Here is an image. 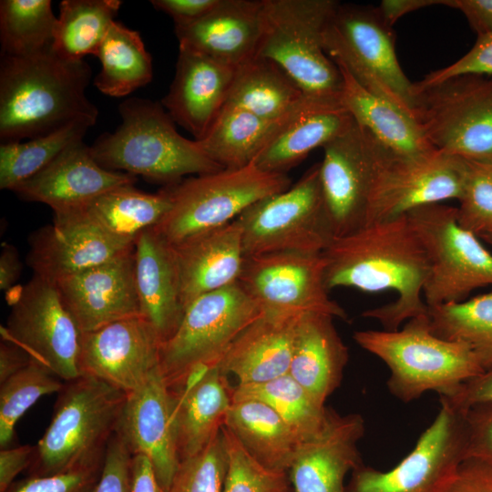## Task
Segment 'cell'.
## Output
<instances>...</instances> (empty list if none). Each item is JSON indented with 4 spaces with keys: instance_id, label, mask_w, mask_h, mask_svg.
Wrapping results in <instances>:
<instances>
[{
    "instance_id": "cell-1",
    "label": "cell",
    "mask_w": 492,
    "mask_h": 492,
    "mask_svg": "<svg viewBox=\"0 0 492 492\" xmlns=\"http://www.w3.org/2000/svg\"><path fill=\"white\" fill-rule=\"evenodd\" d=\"M322 253L328 291L351 287L396 293L392 302L362 313L378 321L385 331H396L404 322L426 314L422 297L429 261L406 215L336 237Z\"/></svg>"
},
{
    "instance_id": "cell-2",
    "label": "cell",
    "mask_w": 492,
    "mask_h": 492,
    "mask_svg": "<svg viewBox=\"0 0 492 492\" xmlns=\"http://www.w3.org/2000/svg\"><path fill=\"white\" fill-rule=\"evenodd\" d=\"M92 70L59 56L52 46L23 56H1V143L49 134L75 121L95 125L98 109L86 89Z\"/></svg>"
},
{
    "instance_id": "cell-3",
    "label": "cell",
    "mask_w": 492,
    "mask_h": 492,
    "mask_svg": "<svg viewBox=\"0 0 492 492\" xmlns=\"http://www.w3.org/2000/svg\"><path fill=\"white\" fill-rule=\"evenodd\" d=\"M118 112L121 124L90 147L93 158L104 169L139 175L165 186L188 175L223 169L195 140L179 135L160 102L130 97L119 104Z\"/></svg>"
},
{
    "instance_id": "cell-4",
    "label": "cell",
    "mask_w": 492,
    "mask_h": 492,
    "mask_svg": "<svg viewBox=\"0 0 492 492\" xmlns=\"http://www.w3.org/2000/svg\"><path fill=\"white\" fill-rule=\"evenodd\" d=\"M354 339L387 365V387L405 403L428 391L449 396L485 371L466 344L436 335L427 314L408 320L396 331H356Z\"/></svg>"
},
{
    "instance_id": "cell-5",
    "label": "cell",
    "mask_w": 492,
    "mask_h": 492,
    "mask_svg": "<svg viewBox=\"0 0 492 492\" xmlns=\"http://www.w3.org/2000/svg\"><path fill=\"white\" fill-rule=\"evenodd\" d=\"M128 394L93 376L66 382L45 434L36 446L28 477H46L105 456Z\"/></svg>"
},
{
    "instance_id": "cell-6",
    "label": "cell",
    "mask_w": 492,
    "mask_h": 492,
    "mask_svg": "<svg viewBox=\"0 0 492 492\" xmlns=\"http://www.w3.org/2000/svg\"><path fill=\"white\" fill-rule=\"evenodd\" d=\"M339 2L262 0L257 56L277 64L307 97L341 98L343 76L323 47V33Z\"/></svg>"
},
{
    "instance_id": "cell-7",
    "label": "cell",
    "mask_w": 492,
    "mask_h": 492,
    "mask_svg": "<svg viewBox=\"0 0 492 492\" xmlns=\"http://www.w3.org/2000/svg\"><path fill=\"white\" fill-rule=\"evenodd\" d=\"M291 186L287 174L266 172L253 163L184 179L165 186L171 206L154 230L175 245L236 220L252 204Z\"/></svg>"
},
{
    "instance_id": "cell-8",
    "label": "cell",
    "mask_w": 492,
    "mask_h": 492,
    "mask_svg": "<svg viewBox=\"0 0 492 492\" xmlns=\"http://www.w3.org/2000/svg\"><path fill=\"white\" fill-rule=\"evenodd\" d=\"M262 313L238 282L192 301L161 345L159 368L168 386L180 388L191 375L217 365L239 334Z\"/></svg>"
},
{
    "instance_id": "cell-9",
    "label": "cell",
    "mask_w": 492,
    "mask_h": 492,
    "mask_svg": "<svg viewBox=\"0 0 492 492\" xmlns=\"http://www.w3.org/2000/svg\"><path fill=\"white\" fill-rule=\"evenodd\" d=\"M393 27L377 7L338 4L323 33V47L366 90L414 117L415 91L395 53Z\"/></svg>"
},
{
    "instance_id": "cell-10",
    "label": "cell",
    "mask_w": 492,
    "mask_h": 492,
    "mask_svg": "<svg viewBox=\"0 0 492 492\" xmlns=\"http://www.w3.org/2000/svg\"><path fill=\"white\" fill-rule=\"evenodd\" d=\"M414 91V118L436 150L492 164L491 77L461 75Z\"/></svg>"
},
{
    "instance_id": "cell-11",
    "label": "cell",
    "mask_w": 492,
    "mask_h": 492,
    "mask_svg": "<svg viewBox=\"0 0 492 492\" xmlns=\"http://www.w3.org/2000/svg\"><path fill=\"white\" fill-rule=\"evenodd\" d=\"M237 220L245 257L281 251L322 253L335 233L323 197L320 163L286 190L250 206Z\"/></svg>"
},
{
    "instance_id": "cell-12",
    "label": "cell",
    "mask_w": 492,
    "mask_h": 492,
    "mask_svg": "<svg viewBox=\"0 0 492 492\" xmlns=\"http://www.w3.org/2000/svg\"><path fill=\"white\" fill-rule=\"evenodd\" d=\"M406 216L429 261L423 289L427 306L463 302L476 289L492 285V254L458 223L456 208L429 204Z\"/></svg>"
},
{
    "instance_id": "cell-13",
    "label": "cell",
    "mask_w": 492,
    "mask_h": 492,
    "mask_svg": "<svg viewBox=\"0 0 492 492\" xmlns=\"http://www.w3.org/2000/svg\"><path fill=\"white\" fill-rule=\"evenodd\" d=\"M4 340L66 382L81 376L83 333L64 305L55 283L34 275L10 302Z\"/></svg>"
},
{
    "instance_id": "cell-14",
    "label": "cell",
    "mask_w": 492,
    "mask_h": 492,
    "mask_svg": "<svg viewBox=\"0 0 492 492\" xmlns=\"http://www.w3.org/2000/svg\"><path fill=\"white\" fill-rule=\"evenodd\" d=\"M440 405L400 463L387 471L363 463L353 470L346 492H441L466 457L467 425L466 411Z\"/></svg>"
},
{
    "instance_id": "cell-15",
    "label": "cell",
    "mask_w": 492,
    "mask_h": 492,
    "mask_svg": "<svg viewBox=\"0 0 492 492\" xmlns=\"http://www.w3.org/2000/svg\"><path fill=\"white\" fill-rule=\"evenodd\" d=\"M323 253L272 252L245 257L238 283L263 313L299 315L321 313L347 320L325 285Z\"/></svg>"
},
{
    "instance_id": "cell-16",
    "label": "cell",
    "mask_w": 492,
    "mask_h": 492,
    "mask_svg": "<svg viewBox=\"0 0 492 492\" xmlns=\"http://www.w3.org/2000/svg\"><path fill=\"white\" fill-rule=\"evenodd\" d=\"M323 149V197L335 238L342 237L366 225L375 179L389 151L354 120Z\"/></svg>"
},
{
    "instance_id": "cell-17",
    "label": "cell",
    "mask_w": 492,
    "mask_h": 492,
    "mask_svg": "<svg viewBox=\"0 0 492 492\" xmlns=\"http://www.w3.org/2000/svg\"><path fill=\"white\" fill-rule=\"evenodd\" d=\"M466 169V159L437 150L420 158L388 152L372 191L366 225L405 216L421 206L459 200Z\"/></svg>"
},
{
    "instance_id": "cell-18",
    "label": "cell",
    "mask_w": 492,
    "mask_h": 492,
    "mask_svg": "<svg viewBox=\"0 0 492 492\" xmlns=\"http://www.w3.org/2000/svg\"><path fill=\"white\" fill-rule=\"evenodd\" d=\"M134 248L96 225L83 209L54 212L53 221L29 237L27 264L53 283L109 261Z\"/></svg>"
},
{
    "instance_id": "cell-19",
    "label": "cell",
    "mask_w": 492,
    "mask_h": 492,
    "mask_svg": "<svg viewBox=\"0 0 492 492\" xmlns=\"http://www.w3.org/2000/svg\"><path fill=\"white\" fill-rule=\"evenodd\" d=\"M161 345L159 335L141 315L83 333L81 374L93 376L129 394L159 367Z\"/></svg>"
},
{
    "instance_id": "cell-20",
    "label": "cell",
    "mask_w": 492,
    "mask_h": 492,
    "mask_svg": "<svg viewBox=\"0 0 492 492\" xmlns=\"http://www.w3.org/2000/svg\"><path fill=\"white\" fill-rule=\"evenodd\" d=\"M55 284L82 333L141 315L135 282L134 248Z\"/></svg>"
},
{
    "instance_id": "cell-21",
    "label": "cell",
    "mask_w": 492,
    "mask_h": 492,
    "mask_svg": "<svg viewBox=\"0 0 492 492\" xmlns=\"http://www.w3.org/2000/svg\"><path fill=\"white\" fill-rule=\"evenodd\" d=\"M116 433L132 455L152 463L163 492L179 463L173 425V396L158 367L137 390L128 394Z\"/></svg>"
},
{
    "instance_id": "cell-22",
    "label": "cell",
    "mask_w": 492,
    "mask_h": 492,
    "mask_svg": "<svg viewBox=\"0 0 492 492\" xmlns=\"http://www.w3.org/2000/svg\"><path fill=\"white\" fill-rule=\"evenodd\" d=\"M364 431L360 414L328 407L322 429L300 444L288 471L292 492H346V475L363 464L358 443Z\"/></svg>"
},
{
    "instance_id": "cell-23",
    "label": "cell",
    "mask_w": 492,
    "mask_h": 492,
    "mask_svg": "<svg viewBox=\"0 0 492 492\" xmlns=\"http://www.w3.org/2000/svg\"><path fill=\"white\" fill-rule=\"evenodd\" d=\"M136 181L137 176L101 167L90 147L80 140L13 191L25 200L44 203L54 212H61L82 209L101 194Z\"/></svg>"
},
{
    "instance_id": "cell-24",
    "label": "cell",
    "mask_w": 492,
    "mask_h": 492,
    "mask_svg": "<svg viewBox=\"0 0 492 492\" xmlns=\"http://www.w3.org/2000/svg\"><path fill=\"white\" fill-rule=\"evenodd\" d=\"M234 70L179 46L175 76L160 103L175 123L200 140L226 103Z\"/></svg>"
},
{
    "instance_id": "cell-25",
    "label": "cell",
    "mask_w": 492,
    "mask_h": 492,
    "mask_svg": "<svg viewBox=\"0 0 492 492\" xmlns=\"http://www.w3.org/2000/svg\"><path fill=\"white\" fill-rule=\"evenodd\" d=\"M353 123L341 98L305 96L265 143L253 164L266 172L286 174L311 151L323 148Z\"/></svg>"
},
{
    "instance_id": "cell-26",
    "label": "cell",
    "mask_w": 492,
    "mask_h": 492,
    "mask_svg": "<svg viewBox=\"0 0 492 492\" xmlns=\"http://www.w3.org/2000/svg\"><path fill=\"white\" fill-rule=\"evenodd\" d=\"M171 246L184 309L205 293L238 282L245 254L241 226L237 219Z\"/></svg>"
},
{
    "instance_id": "cell-27",
    "label": "cell",
    "mask_w": 492,
    "mask_h": 492,
    "mask_svg": "<svg viewBox=\"0 0 492 492\" xmlns=\"http://www.w3.org/2000/svg\"><path fill=\"white\" fill-rule=\"evenodd\" d=\"M179 46L236 68L255 56L262 34V0H220L205 16L175 26Z\"/></svg>"
},
{
    "instance_id": "cell-28",
    "label": "cell",
    "mask_w": 492,
    "mask_h": 492,
    "mask_svg": "<svg viewBox=\"0 0 492 492\" xmlns=\"http://www.w3.org/2000/svg\"><path fill=\"white\" fill-rule=\"evenodd\" d=\"M134 271L140 314L163 343L177 330L184 308L173 248L154 228L135 241Z\"/></svg>"
},
{
    "instance_id": "cell-29",
    "label": "cell",
    "mask_w": 492,
    "mask_h": 492,
    "mask_svg": "<svg viewBox=\"0 0 492 492\" xmlns=\"http://www.w3.org/2000/svg\"><path fill=\"white\" fill-rule=\"evenodd\" d=\"M299 315L263 313L239 334L217 365L225 374H234L240 384L288 374Z\"/></svg>"
},
{
    "instance_id": "cell-30",
    "label": "cell",
    "mask_w": 492,
    "mask_h": 492,
    "mask_svg": "<svg viewBox=\"0 0 492 492\" xmlns=\"http://www.w3.org/2000/svg\"><path fill=\"white\" fill-rule=\"evenodd\" d=\"M218 365L178 389L173 396V425L179 460L203 450L220 432L232 403V389Z\"/></svg>"
},
{
    "instance_id": "cell-31",
    "label": "cell",
    "mask_w": 492,
    "mask_h": 492,
    "mask_svg": "<svg viewBox=\"0 0 492 492\" xmlns=\"http://www.w3.org/2000/svg\"><path fill=\"white\" fill-rule=\"evenodd\" d=\"M333 319L321 313L299 315L289 369V374L323 405L340 386L349 359L348 347Z\"/></svg>"
},
{
    "instance_id": "cell-32",
    "label": "cell",
    "mask_w": 492,
    "mask_h": 492,
    "mask_svg": "<svg viewBox=\"0 0 492 492\" xmlns=\"http://www.w3.org/2000/svg\"><path fill=\"white\" fill-rule=\"evenodd\" d=\"M337 67L343 80L342 105L380 145L400 158H420L436 151L411 114L366 90L344 67Z\"/></svg>"
},
{
    "instance_id": "cell-33",
    "label": "cell",
    "mask_w": 492,
    "mask_h": 492,
    "mask_svg": "<svg viewBox=\"0 0 492 492\" xmlns=\"http://www.w3.org/2000/svg\"><path fill=\"white\" fill-rule=\"evenodd\" d=\"M224 426L252 457L272 470L288 472L302 443L272 407L253 399L232 400Z\"/></svg>"
},
{
    "instance_id": "cell-34",
    "label": "cell",
    "mask_w": 492,
    "mask_h": 492,
    "mask_svg": "<svg viewBox=\"0 0 492 492\" xmlns=\"http://www.w3.org/2000/svg\"><path fill=\"white\" fill-rule=\"evenodd\" d=\"M304 97L277 64L255 56L235 68L224 106L241 108L267 120H279Z\"/></svg>"
},
{
    "instance_id": "cell-35",
    "label": "cell",
    "mask_w": 492,
    "mask_h": 492,
    "mask_svg": "<svg viewBox=\"0 0 492 492\" xmlns=\"http://www.w3.org/2000/svg\"><path fill=\"white\" fill-rule=\"evenodd\" d=\"M170 206L166 187L157 193H148L135 184H127L101 194L82 209L108 234L135 243L140 233L160 222Z\"/></svg>"
},
{
    "instance_id": "cell-36",
    "label": "cell",
    "mask_w": 492,
    "mask_h": 492,
    "mask_svg": "<svg viewBox=\"0 0 492 492\" xmlns=\"http://www.w3.org/2000/svg\"><path fill=\"white\" fill-rule=\"evenodd\" d=\"M286 117L267 120L241 108L224 106L205 136L195 141L221 168H243L253 163Z\"/></svg>"
},
{
    "instance_id": "cell-37",
    "label": "cell",
    "mask_w": 492,
    "mask_h": 492,
    "mask_svg": "<svg viewBox=\"0 0 492 492\" xmlns=\"http://www.w3.org/2000/svg\"><path fill=\"white\" fill-rule=\"evenodd\" d=\"M97 57L101 70L94 78L103 94L122 97L151 82L153 67L139 32L114 21L104 37Z\"/></svg>"
},
{
    "instance_id": "cell-38",
    "label": "cell",
    "mask_w": 492,
    "mask_h": 492,
    "mask_svg": "<svg viewBox=\"0 0 492 492\" xmlns=\"http://www.w3.org/2000/svg\"><path fill=\"white\" fill-rule=\"evenodd\" d=\"M122 5L119 0H63L54 31L53 50L67 60L97 56Z\"/></svg>"
},
{
    "instance_id": "cell-39",
    "label": "cell",
    "mask_w": 492,
    "mask_h": 492,
    "mask_svg": "<svg viewBox=\"0 0 492 492\" xmlns=\"http://www.w3.org/2000/svg\"><path fill=\"white\" fill-rule=\"evenodd\" d=\"M253 399L272 407L295 432L301 442L313 437L323 427L327 408L318 402L289 373L256 384L232 389V400Z\"/></svg>"
},
{
    "instance_id": "cell-40",
    "label": "cell",
    "mask_w": 492,
    "mask_h": 492,
    "mask_svg": "<svg viewBox=\"0 0 492 492\" xmlns=\"http://www.w3.org/2000/svg\"><path fill=\"white\" fill-rule=\"evenodd\" d=\"M426 314L436 335L466 344L484 370L492 367V292L427 306Z\"/></svg>"
},
{
    "instance_id": "cell-41",
    "label": "cell",
    "mask_w": 492,
    "mask_h": 492,
    "mask_svg": "<svg viewBox=\"0 0 492 492\" xmlns=\"http://www.w3.org/2000/svg\"><path fill=\"white\" fill-rule=\"evenodd\" d=\"M93 127L86 121H75L49 134L26 141L0 145V189L12 190L35 176L66 149L83 140Z\"/></svg>"
},
{
    "instance_id": "cell-42",
    "label": "cell",
    "mask_w": 492,
    "mask_h": 492,
    "mask_svg": "<svg viewBox=\"0 0 492 492\" xmlns=\"http://www.w3.org/2000/svg\"><path fill=\"white\" fill-rule=\"evenodd\" d=\"M56 18L50 0H2L1 56H28L51 46Z\"/></svg>"
},
{
    "instance_id": "cell-43",
    "label": "cell",
    "mask_w": 492,
    "mask_h": 492,
    "mask_svg": "<svg viewBox=\"0 0 492 492\" xmlns=\"http://www.w3.org/2000/svg\"><path fill=\"white\" fill-rule=\"evenodd\" d=\"M0 384V446L3 449L12 443L15 425L25 413L42 396L58 393L64 384L33 360Z\"/></svg>"
},
{
    "instance_id": "cell-44",
    "label": "cell",
    "mask_w": 492,
    "mask_h": 492,
    "mask_svg": "<svg viewBox=\"0 0 492 492\" xmlns=\"http://www.w3.org/2000/svg\"><path fill=\"white\" fill-rule=\"evenodd\" d=\"M228 455L223 492H291L288 472L270 469L259 463L237 437L221 427Z\"/></svg>"
},
{
    "instance_id": "cell-45",
    "label": "cell",
    "mask_w": 492,
    "mask_h": 492,
    "mask_svg": "<svg viewBox=\"0 0 492 492\" xmlns=\"http://www.w3.org/2000/svg\"><path fill=\"white\" fill-rule=\"evenodd\" d=\"M228 455L220 432L198 454L179 461L164 492H223Z\"/></svg>"
},
{
    "instance_id": "cell-46",
    "label": "cell",
    "mask_w": 492,
    "mask_h": 492,
    "mask_svg": "<svg viewBox=\"0 0 492 492\" xmlns=\"http://www.w3.org/2000/svg\"><path fill=\"white\" fill-rule=\"evenodd\" d=\"M459 202L457 220L464 229L479 238L492 231V164L466 160Z\"/></svg>"
},
{
    "instance_id": "cell-47",
    "label": "cell",
    "mask_w": 492,
    "mask_h": 492,
    "mask_svg": "<svg viewBox=\"0 0 492 492\" xmlns=\"http://www.w3.org/2000/svg\"><path fill=\"white\" fill-rule=\"evenodd\" d=\"M105 456L46 477H27L15 481L5 492H93Z\"/></svg>"
},
{
    "instance_id": "cell-48",
    "label": "cell",
    "mask_w": 492,
    "mask_h": 492,
    "mask_svg": "<svg viewBox=\"0 0 492 492\" xmlns=\"http://www.w3.org/2000/svg\"><path fill=\"white\" fill-rule=\"evenodd\" d=\"M461 75L492 76V34L478 36L472 48L461 58L414 83V90Z\"/></svg>"
},
{
    "instance_id": "cell-49",
    "label": "cell",
    "mask_w": 492,
    "mask_h": 492,
    "mask_svg": "<svg viewBox=\"0 0 492 492\" xmlns=\"http://www.w3.org/2000/svg\"><path fill=\"white\" fill-rule=\"evenodd\" d=\"M132 453L115 433L109 439L100 477L93 492H131Z\"/></svg>"
},
{
    "instance_id": "cell-50",
    "label": "cell",
    "mask_w": 492,
    "mask_h": 492,
    "mask_svg": "<svg viewBox=\"0 0 492 492\" xmlns=\"http://www.w3.org/2000/svg\"><path fill=\"white\" fill-rule=\"evenodd\" d=\"M467 425L466 457L492 465V404L477 405L466 410Z\"/></svg>"
},
{
    "instance_id": "cell-51",
    "label": "cell",
    "mask_w": 492,
    "mask_h": 492,
    "mask_svg": "<svg viewBox=\"0 0 492 492\" xmlns=\"http://www.w3.org/2000/svg\"><path fill=\"white\" fill-rule=\"evenodd\" d=\"M441 492H492V465L466 457Z\"/></svg>"
},
{
    "instance_id": "cell-52",
    "label": "cell",
    "mask_w": 492,
    "mask_h": 492,
    "mask_svg": "<svg viewBox=\"0 0 492 492\" xmlns=\"http://www.w3.org/2000/svg\"><path fill=\"white\" fill-rule=\"evenodd\" d=\"M439 400L463 411L477 405L492 404V367L463 383L453 395L439 396Z\"/></svg>"
},
{
    "instance_id": "cell-53",
    "label": "cell",
    "mask_w": 492,
    "mask_h": 492,
    "mask_svg": "<svg viewBox=\"0 0 492 492\" xmlns=\"http://www.w3.org/2000/svg\"><path fill=\"white\" fill-rule=\"evenodd\" d=\"M220 0H151L155 9L169 15L175 26L192 24L209 14Z\"/></svg>"
},
{
    "instance_id": "cell-54",
    "label": "cell",
    "mask_w": 492,
    "mask_h": 492,
    "mask_svg": "<svg viewBox=\"0 0 492 492\" xmlns=\"http://www.w3.org/2000/svg\"><path fill=\"white\" fill-rule=\"evenodd\" d=\"M442 5L459 10L477 37L492 34V0H442Z\"/></svg>"
},
{
    "instance_id": "cell-55",
    "label": "cell",
    "mask_w": 492,
    "mask_h": 492,
    "mask_svg": "<svg viewBox=\"0 0 492 492\" xmlns=\"http://www.w3.org/2000/svg\"><path fill=\"white\" fill-rule=\"evenodd\" d=\"M36 446L29 445L0 451V492H5L15 477L29 467L35 456Z\"/></svg>"
},
{
    "instance_id": "cell-56",
    "label": "cell",
    "mask_w": 492,
    "mask_h": 492,
    "mask_svg": "<svg viewBox=\"0 0 492 492\" xmlns=\"http://www.w3.org/2000/svg\"><path fill=\"white\" fill-rule=\"evenodd\" d=\"M30 355L19 345L2 341L0 344V384L32 362Z\"/></svg>"
},
{
    "instance_id": "cell-57",
    "label": "cell",
    "mask_w": 492,
    "mask_h": 492,
    "mask_svg": "<svg viewBox=\"0 0 492 492\" xmlns=\"http://www.w3.org/2000/svg\"><path fill=\"white\" fill-rule=\"evenodd\" d=\"M131 492H163L151 461L142 454L134 455L132 457Z\"/></svg>"
},
{
    "instance_id": "cell-58",
    "label": "cell",
    "mask_w": 492,
    "mask_h": 492,
    "mask_svg": "<svg viewBox=\"0 0 492 492\" xmlns=\"http://www.w3.org/2000/svg\"><path fill=\"white\" fill-rule=\"evenodd\" d=\"M435 5H442V0H384L377 8L385 24L393 27L405 15Z\"/></svg>"
},
{
    "instance_id": "cell-59",
    "label": "cell",
    "mask_w": 492,
    "mask_h": 492,
    "mask_svg": "<svg viewBox=\"0 0 492 492\" xmlns=\"http://www.w3.org/2000/svg\"><path fill=\"white\" fill-rule=\"evenodd\" d=\"M22 263L16 249L3 243L0 255V288L2 291L11 289L20 276Z\"/></svg>"
},
{
    "instance_id": "cell-60",
    "label": "cell",
    "mask_w": 492,
    "mask_h": 492,
    "mask_svg": "<svg viewBox=\"0 0 492 492\" xmlns=\"http://www.w3.org/2000/svg\"><path fill=\"white\" fill-rule=\"evenodd\" d=\"M483 241H487V243L492 244V231L488 232L487 234H484L480 237Z\"/></svg>"
}]
</instances>
